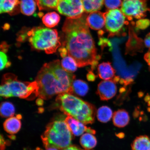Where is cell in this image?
Listing matches in <instances>:
<instances>
[{
    "label": "cell",
    "mask_w": 150,
    "mask_h": 150,
    "mask_svg": "<svg viewBox=\"0 0 150 150\" xmlns=\"http://www.w3.org/2000/svg\"><path fill=\"white\" fill-rule=\"evenodd\" d=\"M86 14L77 18H67L62 28L65 36L62 47L67 49L68 55L75 60L78 67H93L97 63L96 49Z\"/></svg>",
    "instance_id": "obj_1"
},
{
    "label": "cell",
    "mask_w": 150,
    "mask_h": 150,
    "mask_svg": "<svg viewBox=\"0 0 150 150\" xmlns=\"http://www.w3.org/2000/svg\"><path fill=\"white\" fill-rule=\"evenodd\" d=\"M76 76L62 67L59 60L45 64L37 74L38 96L48 99L56 95L74 93L72 83Z\"/></svg>",
    "instance_id": "obj_2"
},
{
    "label": "cell",
    "mask_w": 150,
    "mask_h": 150,
    "mask_svg": "<svg viewBox=\"0 0 150 150\" xmlns=\"http://www.w3.org/2000/svg\"><path fill=\"white\" fill-rule=\"evenodd\" d=\"M37 82H24L16 76L7 74L4 76L0 88L1 96L5 98L15 97L22 99H33L38 96Z\"/></svg>",
    "instance_id": "obj_3"
},
{
    "label": "cell",
    "mask_w": 150,
    "mask_h": 150,
    "mask_svg": "<svg viewBox=\"0 0 150 150\" xmlns=\"http://www.w3.org/2000/svg\"><path fill=\"white\" fill-rule=\"evenodd\" d=\"M42 139L46 149L54 147L63 149L71 145L72 136L68 125L61 118L48 124Z\"/></svg>",
    "instance_id": "obj_4"
},
{
    "label": "cell",
    "mask_w": 150,
    "mask_h": 150,
    "mask_svg": "<svg viewBox=\"0 0 150 150\" xmlns=\"http://www.w3.org/2000/svg\"><path fill=\"white\" fill-rule=\"evenodd\" d=\"M29 41L33 47L44 50L46 53H54L61 45L57 30L40 27L34 28L28 33Z\"/></svg>",
    "instance_id": "obj_5"
},
{
    "label": "cell",
    "mask_w": 150,
    "mask_h": 150,
    "mask_svg": "<svg viewBox=\"0 0 150 150\" xmlns=\"http://www.w3.org/2000/svg\"><path fill=\"white\" fill-rule=\"evenodd\" d=\"M56 102L59 109L65 115L74 118L81 111L84 101L71 94L63 93L57 96Z\"/></svg>",
    "instance_id": "obj_6"
},
{
    "label": "cell",
    "mask_w": 150,
    "mask_h": 150,
    "mask_svg": "<svg viewBox=\"0 0 150 150\" xmlns=\"http://www.w3.org/2000/svg\"><path fill=\"white\" fill-rule=\"evenodd\" d=\"M148 0H122L121 10L129 20L141 19L145 17L147 11Z\"/></svg>",
    "instance_id": "obj_7"
},
{
    "label": "cell",
    "mask_w": 150,
    "mask_h": 150,
    "mask_svg": "<svg viewBox=\"0 0 150 150\" xmlns=\"http://www.w3.org/2000/svg\"><path fill=\"white\" fill-rule=\"evenodd\" d=\"M105 25L110 35H117L126 23V17L119 9H110L105 13Z\"/></svg>",
    "instance_id": "obj_8"
},
{
    "label": "cell",
    "mask_w": 150,
    "mask_h": 150,
    "mask_svg": "<svg viewBox=\"0 0 150 150\" xmlns=\"http://www.w3.org/2000/svg\"><path fill=\"white\" fill-rule=\"evenodd\" d=\"M60 13L70 18H77L84 12L82 0H59L57 8Z\"/></svg>",
    "instance_id": "obj_9"
},
{
    "label": "cell",
    "mask_w": 150,
    "mask_h": 150,
    "mask_svg": "<svg viewBox=\"0 0 150 150\" xmlns=\"http://www.w3.org/2000/svg\"><path fill=\"white\" fill-rule=\"evenodd\" d=\"M117 91V86L113 81L104 80L98 84L97 93L101 100H108L115 96Z\"/></svg>",
    "instance_id": "obj_10"
},
{
    "label": "cell",
    "mask_w": 150,
    "mask_h": 150,
    "mask_svg": "<svg viewBox=\"0 0 150 150\" xmlns=\"http://www.w3.org/2000/svg\"><path fill=\"white\" fill-rule=\"evenodd\" d=\"M65 121L68 125L71 133L75 136H80L85 132L92 134L96 133L93 129L86 126L83 123L71 116H67Z\"/></svg>",
    "instance_id": "obj_11"
},
{
    "label": "cell",
    "mask_w": 150,
    "mask_h": 150,
    "mask_svg": "<svg viewBox=\"0 0 150 150\" xmlns=\"http://www.w3.org/2000/svg\"><path fill=\"white\" fill-rule=\"evenodd\" d=\"M96 114L94 106L91 103L84 102L82 109L75 117L84 125L92 124L94 123Z\"/></svg>",
    "instance_id": "obj_12"
},
{
    "label": "cell",
    "mask_w": 150,
    "mask_h": 150,
    "mask_svg": "<svg viewBox=\"0 0 150 150\" xmlns=\"http://www.w3.org/2000/svg\"><path fill=\"white\" fill-rule=\"evenodd\" d=\"M87 22L91 29L97 30L102 29L105 25V13L98 11L90 13L87 16Z\"/></svg>",
    "instance_id": "obj_13"
},
{
    "label": "cell",
    "mask_w": 150,
    "mask_h": 150,
    "mask_svg": "<svg viewBox=\"0 0 150 150\" xmlns=\"http://www.w3.org/2000/svg\"><path fill=\"white\" fill-rule=\"evenodd\" d=\"M130 120L128 112L125 110H117L114 112L112 116V121L114 125L120 128L127 126Z\"/></svg>",
    "instance_id": "obj_14"
},
{
    "label": "cell",
    "mask_w": 150,
    "mask_h": 150,
    "mask_svg": "<svg viewBox=\"0 0 150 150\" xmlns=\"http://www.w3.org/2000/svg\"><path fill=\"white\" fill-rule=\"evenodd\" d=\"M98 76L103 80H110L115 76V71L109 62H103L98 67Z\"/></svg>",
    "instance_id": "obj_15"
},
{
    "label": "cell",
    "mask_w": 150,
    "mask_h": 150,
    "mask_svg": "<svg viewBox=\"0 0 150 150\" xmlns=\"http://www.w3.org/2000/svg\"><path fill=\"white\" fill-rule=\"evenodd\" d=\"M3 126L7 132L13 134L20 131L21 127V121L17 117H10L5 121Z\"/></svg>",
    "instance_id": "obj_16"
},
{
    "label": "cell",
    "mask_w": 150,
    "mask_h": 150,
    "mask_svg": "<svg viewBox=\"0 0 150 150\" xmlns=\"http://www.w3.org/2000/svg\"><path fill=\"white\" fill-rule=\"evenodd\" d=\"M131 147L132 150H150V138L146 135L137 137Z\"/></svg>",
    "instance_id": "obj_17"
},
{
    "label": "cell",
    "mask_w": 150,
    "mask_h": 150,
    "mask_svg": "<svg viewBox=\"0 0 150 150\" xmlns=\"http://www.w3.org/2000/svg\"><path fill=\"white\" fill-rule=\"evenodd\" d=\"M84 12L88 13L100 10L104 0H82Z\"/></svg>",
    "instance_id": "obj_18"
},
{
    "label": "cell",
    "mask_w": 150,
    "mask_h": 150,
    "mask_svg": "<svg viewBox=\"0 0 150 150\" xmlns=\"http://www.w3.org/2000/svg\"><path fill=\"white\" fill-rule=\"evenodd\" d=\"M80 143L82 147L86 150L91 149L96 147L97 140L95 137L90 133H86L80 138Z\"/></svg>",
    "instance_id": "obj_19"
},
{
    "label": "cell",
    "mask_w": 150,
    "mask_h": 150,
    "mask_svg": "<svg viewBox=\"0 0 150 150\" xmlns=\"http://www.w3.org/2000/svg\"><path fill=\"white\" fill-rule=\"evenodd\" d=\"M34 0H21V11L22 13L27 16H30L34 13L37 4Z\"/></svg>",
    "instance_id": "obj_20"
},
{
    "label": "cell",
    "mask_w": 150,
    "mask_h": 150,
    "mask_svg": "<svg viewBox=\"0 0 150 150\" xmlns=\"http://www.w3.org/2000/svg\"><path fill=\"white\" fill-rule=\"evenodd\" d=\"M60 20V16L56 12L47 13L43 17L42 21L43 23L48 28L55 27L59 23Z\"/></svg>",
    "instance_id": "obj_21"
},
{
    "label": "cell",
    "mask_w": 150,
    "mask_h": 150,
    "mask_svg": "<svg viewBox=\"0 0 150 150\" xmlns=\"http://www.w3.org/2000/svg\"><path fill=\"white\" fill-rule=\"evenodd\" d=\"M72 87L74 92L80 96H84L89 91V87L87 83L81 80H74L73 82Z\"/></svg>",
    "instance_id": "obj_22"
},
{
    "label": "cell",
    "mask_w": 150,
    "mask_h": 150,
    "mask_svg": "<svg viewBox=\"0 0 150 150\" xmlns=\"http://www.w3.org/2000/svg\"><path fill=\"white\" fill-rule=\"evenodd\" d=\"M112 116V110L107 106L101 107L97 111V119L101 122H108L111 119Z\"/></svg>",
    "instance_id": "obj_23"
},
{
    "label": "cell",
    "mask_w": 150,
    "mask_h": 150,
    "mask_svg": "<svg viewBox=\"0 0 150 150\" xmlns=\"http://www.w3.org/2000/svg\"><path fill=\"white\" fill-rule=\"evenodd\" d=\"M61 64L62 67L65 70L71 73L75 72L78 67L76 61L69 55L63 58L61 61Z\"/></svg>",
    "instance_id": "obj_24"
},
{
    "label": "cell",
    "mask_w": 150,
    "mask_h": 150,
    "mask_svg": "<svg viewBox=\"0 0 150 150\" xmlns=\"http://www.w3.org/2000/svg\"><path fill=\"white\" fill-rule=\"evenodd\" d=\"M20 3V0H1L0 13L11 12Z\"/></svg>",
    "instance_id": "obj_25"
},
{
    "label": "cell",
    "mask_w": 150,
    "mask_h": 150,
    "mask_svg": "<svg viewBox=\"0 0 150 150\" xmlns=\"http://www.w3.org/2000/svg\"><path fill=\"white\" fill-rule=\"evenodd\" d=\"M1 115L3 117H12L15 112V108L12 103L5 102L2 103L0 108Z\"/></svg>",
    "instance_id": "obj_26"
},
{
    "label": "cell",
    "mask_w": 150,
    "mask_h": 150,
    "mask_svg": "<svg viewBox=\"0 0 150 150\" xmlns=\"http://www.w3.org/2000/svg\"><path fill=\"white\" fill-rule=\"evenodd\" d=\"M39 10L47 9H56L59 0H35Z\"/></svg>",
    "instance_id": "obj_27"
},
{
    "label": "cell",
    "mask_w": 150,
    "mask_h": 150,
    "mask_svg": "<svg viewBox=\"0 0 150 150\" xmlns=\"http://www.w3.org/2000/svg\"><path fill=\"white\" fill-rule=\"evenodd\" d=\"M122 2V0H104L105 6L109 10L119 8L121 6Z\"/></svg>",
    "instance_id": "obj_28"
},
{
    "label": "cell",
    "mask_w": 150,
    "mask_h": 150,
    "mask_svg": "<svg viewBox=\"0 0 150 150\" xmlns=\"http://www.w3.org/2000/svg\"><path fill=\"white\" fill-rule=\"evenodd\" d=\"M1 57V70H3L7 67H10L11 63L9 62L7 56L4 52L1 51L0 52Z\"/></svg>",
    "instance_id": "obj_29"
},
{
    "label": "cell",
    "mask_w": 150,
    "mask_h": 150,
    "mask_svg": "<svg viewBox=\"0 0 150 150\" xmlns=\"http://www.w3.org/2000/svg\"><path fill=\"white\" fill-rule=\"evenodd\" d=\"M136 23L137 27L141 29H145L150 25V20L148 19H140Z\"/></svg>",
    "instance_id": "obj_30"
},
{
    "label": "cell",
    "mask_w": 150,
    "mask_h": 150,
    "mask_svg": "<svg viewBox=\"0 0 150 150\" xmlns=\"http://www.w3.org/2000/svg\"><path fill=\"white\" fill-rule=\"evenodd\" d=\"M144 42L145 46L150 49V33L146 35Z\"/></svg>",
    "instance_id": "obj_31"
},
{
    "label": "cell",
    "mask_w": 150,
    "mask_h": 150,
    "mask_svg": "<svg viewBox=\"0 0 150 150\" xmlns=\"http://www.w3.org/2000/svg\"><path fill=\"white\" fill-rule=\"evenodd\" d=\"M144 59L149 65L150 70V49L149 52L146 53L144 56Z\"/></svg>",
    "instance_id": "obj_32"
},
{
    "label": "cell",
    "mask_w": 150,
    "mask_h": 150,
    "mask_svg": "<svg viewBox=\"0 0 150 150\" xmlns=\"http://www.w3.org/2000/svg\"><path fill=\"white\" fill-rule=\"evenodd\" d=\"M62 150H83L80 149L79 147H77L76 146L71 145L69 147L65 148L64 149H62Z\"/></svg>",
    "instance_id": "obj_33"
},
{
    "label": "cell",
    "mask_w": 150,
    "mask_h": 150,
    "mask_svg": "<svg viewBox=\"0 0 150 150\" xmlns=\"http://www.w3.org/2000/svg\"><path fill=\"white\" fill-rule=\"evenodd\" d=\"M6 142L3 138V137L1 136V150H4L5 149Z\"/></svg>",
    "instance_id": "obj_34"
},
{
    "label": "cell",
    "mask_w": 150,
    "mask_h": 150,
    "mask_svg": "<svg viewBox=\"0 0 150 150\" xmlns=\"http://www.w3.org/2000/svg\"><path fill=\"white\" fill-rule=\"evenodd\" d=\"M46 150H58V149L54 147H49L46 148Z\"/></svg>",
    "instance_id": "obj_35"
},
{
    "label": "cell",
    "mask_w": 150,
    "mask_h": 150,
    "mask_svg": "<svg viewBox=\"0 0 150 150\" xmlns=\"http://www.w3.org/2000/svg\"></svg>",
    "instance_id": "obj_36"
}]
</instances>
